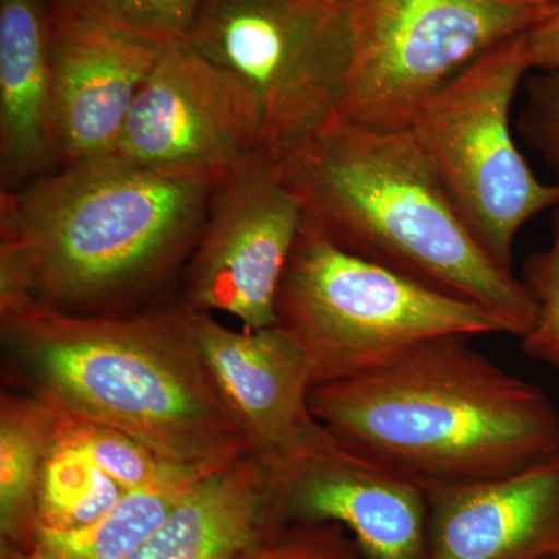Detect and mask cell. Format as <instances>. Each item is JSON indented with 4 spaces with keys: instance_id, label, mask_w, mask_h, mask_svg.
Segmentation results:
<instances>
[{
    "instance_id": "obj_12",
    "label": "cell",
    "mask_w": 559,
    "mask_h": 559,
    "mask_svg": "<svg viewBox=\"0 0 559 559\" xmlns=\"http://www.w3.org/2000/svg\"><path fill=\"white\" fill-rule=\"evenodd\" d=\"M186 311L216 389L267 474L333 436L312 415L310 364L286 331H235L210 312Z\"/></svg>"
},
{
    "instance_id": "obj_10",
    "label": "cell",
    "mask_w": 559,
    "mask_h": 559,
    "mask_svg": "<svg viewBox=\"0 0 559 559\" xmlns=\"http://www.w3.org/2000/svg\"><path fill=\"white\" fill-rule=\"evenodd\" d=\"M263 151L259 98L186 39L162 51L110 156L159 170L227 171Z\"/></svg>"
},
{
    "instance_id": "obj_18",
    "label": "cell",
    "mask_w": 559,
    "mask_h": 559,
    "mask_svg": "<svg viewBox=\"0 0 559 559\" xmlns=\"http://www.w3.org/2000/svg\"><path fill=\"white\" fill-rule=\"evenodd\" d=\"M201 479L124 491L105 516L86 527L70 532L36 528L33 549L40 559H128Z\"/></svg>"
},
{
    "instance_id": "obj_24",
    "label": "cell",
    "mask_w": 559,
    "mask_h": 559,
    "mask_svg": "<svg viewBox=\"0 0 559 559\" xmlns=\"http://www.w3.org/2000/svg\"><path fill=\"white\" fill-rule=\"evenodd\" d=\"M341 547L323 533L297 536L274 543L263 539L242 554L240 559H340Z\"/></svg>"
},
{
    "instance_id": "obj_29",
    "label": "cell",
    "mask_w": 559,
    "mask_h": 559,
    "mask_svg": "<svg viewBox=\"0 0 559 559\" xmlns=\"http://www.w3.org/2000/svg\"><path fill=\"white\" fill-rule=\"evenodd\" d=\"M549 559H559V554L558 555H554V557H550Z\"/></svg>"
},
{
    "instance_id": "obj_13",
    "label": "cell",
    "mask_w": 559,
    "mask_h": 559,
    "mask_svg": "<svg viewBox=\"0 0 559 559\" xmlns=\"http://www.w3.org/2000/svg\"><path fill=\"white\" fill-rule=\"evenodd\" d=\"M51 24L58 168L108 157L167 47L94 25Z\"/></svg>"
},
{
    "instance_id": "obj_26",
    "label": "cell",
    "mask_w": 559,
    "mask_h": 559,
    "mask_svg": "<svg viewBox=\"0 0 559 559\" xmlns=\"http://www.w3.org/2000/svg\"><path fill=\"white\" fill-rule=\"evenodd\" d=\"M2 559H40L36 550L21 547L2 546Z\"/></svg>"
},
{
    "instance_id": "obj_1",
    "label": "cell",
    "mask_w": 559,
    "mask_h": 559,
    "mask_svg": "<svg viewBox=\"0 0 559 559\" xmlns=\"http://www.w3.org/2000/svg\"><path fill=\"white\" fill-rule=\"evenodd\" d=\"M3 381L62 418L124 433L175 465L215 473L250 454L178 304L76 316L0 300Z\"/></svg>"
},
{
    "instance_id": "obj_6",
    "label": "cell",
    "mask_w": 559,
    "mask_h": 559,
    "mask_svg": "<svg viewBox=\"0 0 559 559\" xmlns=\"http://www.w3.org/2000/svg\"><path fill=\"white\" fill-rule=\"evenodd\" d=\"M532 70L527 33L499 44L440 87L411 130L481 249L513 272V246L530 219L559 207L518 146L511 109Z\"/></svg>"
},
{
    "instance_id": "obj_21",
    "label": "cell",
    "mask_w": 559,
    "mask_h": 559,
    "mask_svg": "<svg viewBox=\"0 0 559 559\" xmlns=\"http://www.w3.org/2000/svg\"><path fill=\"white\" fill-rule=\"evenodd\" d=\"M61 436L80 448L124 491L171 481L201 479L212 474L207 471L175 465L140 441L91 423L61 417Z\"/></svg>"
},
{
    "instance_id": "obj_19",
    "label": "cell",
    "mask_w": 559,
    "mask_h": 559,
    "mask_svg": "<svg viewBox=\"0 0 559 559\" xmlns=\"http://www.w3.org/2000/svg\"><path fill=\"white\" fill-rule=\"evenodd\" d=\"M123 495L124 489L66 440L60 428L40 476L38 527L55 532L86 527L105 516Z\"/></svg>"
},
{
    "instance_id": "obj_14",
    "label": "cell",
    "mask_w": 559,
    "mask_h": 559,
    "mask_svg": "<svg viewBox=\"0 0 559 559\" xmlns=\"http://www.w3.org/2000/svg\"><path fill=\"white\" fill-rule=\"evenodd\" d=\"M430 559H540L559 554V455L502 479L429 488Z\"/></svg>"
},
{
    "instance_id": "obj_23",
    "label": "cell",
    "mask_w": 559,
    "mask_h": 559,
    "mask_svg": "<svg viewBox=\"0 0 559 559\" xmlns=\"http://www.w3.org/2000/svg\"><path fill=\"white\" fill-rule=\"evenodd\" d=\"M518 131L555 173L559 186V73L543 72L525 81Z\"/></svg>"
},
{
    "instance_id": "obj_5",
    "label": "cell",
    "mask_w": 559,
    "mask_h": 559,
    "mask_svg": "<svg viewBox=\"0 0 559 559\" xmlns=\"http://www.w3.org/2000/svg\"><path fill=\"white\" fill-rule=\"evenodd\" d=\"M275 319L307 356L312 388L377 369L423 342L509 334L484 308L342 249L305 216Z\"/></svg>"
},
{
    "instance_id": "obj_22",
    "label": "cell",
    "mask_w": 559,
    "mask_h": 559,
    "mask_svg": "<svg viewBox=\"0 0 559 559\" xmlns=\"http://www.w3.org/2000/svg\"><path fill=\"white\" fill-rule=\"evenodd\" d=\"M522 282L535 300L536 316L521 347L530 358L559 369V212L549 248L528 257Z\"/></svg>"
},
{
    "instance_id": "obj_25",
    "label": "cell",
    "mask_w": 559,
    "mask_h": 559,
    "mask_svg": "<svg viewBox=\"0 0 559 559\" xmlns=\"http://www.w3.org/2000/svg\"><path fill=\"white\" fill-rule=\"evenodd\" d=\"M532 70L559 73V3L554 13L527 32Z\"/></svg>"
},
{
    "instance_id": "obj_27",
    "label": "cell",
    "mask_w": 559,
    "mask_h": 559,
    "mask_svg": "<svg viewBox=\"0 0 559 559\" xmlns=\"http://www.w3.org/2000/svg\"><path fill=\"white\" fill-rule=\"evenodd\" d=\"M340 559H356L355 557H353L352 554H348V551H344L342 550V554H341V557Z\"/></svg>"
},
{
    "instance_id": "obj_8",
    "label": "cell",
    "mask_w": 559,
    "mask_h": 559,
    "mask_svg": "<svg viewBox=\"0 0 559 559\" xmlns=\"http://www.w3.org/2000/svg\"><path fill=\"white\" fill-rule=\"evenodd\" d=\"M547 0H352L353 58L341 117L406 130L471 62L550 16Z\"/></svg>"
},
{
    "instance_id": "obj_2",
    "label": "cell",
    "mask_w": 559,
    "mask_h": 559,
    "mask_svg": "<svg viewBox=\"0 0 559 559\" xmlns=\"http://www.w3.org/2000/svg\"><path fill=\"white\" fill-rule=\"evenodd\" d=\"M224 173L108 156L2 191L0 300L31 296L76 316L148 310L186 270Z\"/></svg>"
},
{
    "instance_id": "obj_16",
    "label": "cell",
    "mask_w": 559,
    "mask_h": 559,
    "mask_svg": "<svg viewBox=\"0 0 559 559\" xmlns=\"http://www.w3.org/2000/svg\"><path fill=\"white\" fill-rule=\"evenodd\" d=\"M267 528L266 473L248 454L198 481L128 559H240Z\"/></svg>"
},
{
    "instance_id": "obj_28",
    "label": "cell",
    "mask_w": 559,
    "mask_h": 559,
    "mask_svg": "<svg viewBox=\"0 0 559 559\" xmlns=\"http://www.w3.org/2000/svg\"><path fill=\"white\" fill-rule=\"evenodd\" d=\"M547 2H551V3H555V5H558L559 0H547Z\"/></svg>"
},
{
    "instance_id": "obj_7",
    "label": "cell",
    "mask_w": 559,
    "mask_h": 559,
    "mask_svg": "<svg viewBox=\"0 0 559 559\" xmlns=\"http://www.w3.org/2000/svg\"><path fill=\"white\" fill-rule=\"evenodd\" d=\"M187 40L259 98L271 154L341 116L352 0H202Z\"/></svg>"
},
{
    "instance_id": "obj_15",
    "label": "cell",
    "mask_w": 559,
    "mask_h": 559,
    "mask_svg": "<svg viewBox=\"0 0 559 559\" xmlns=\"http://www.w3.org/2000/svg\"><path fill=\"white\" fill-rule=\"evenodd\" d=\"M49 0H0V182L13 191L58 170Z\"/></svg>"
},
{
    "instance_id": "obj_4",
    "label": "cell",
    "mask_w": 559,
    "mask_h": 559,
    "mask_svg": "<svg viewBox=\"0 0 559 559\" xmlns=\"http://www.w3.org/2000/svg\"><path fill=\"white\" fill-rule=\"evenodd\" d=\"M272 156L305 219L342 249L484 308L511 336L532 329L527 286L481 249L411 128L337 116Z\"/></svg>"
},
{
    "instance_id": "obj_3",
    "label": "cell",
    "mask_w": 559,
    "mask_h": 559,
    "mask_svg": "<svg viewBox=\"0 0 559 559\" xmlns=\"http://www.w3.org/2000/svg\"><path fill=\"white\" fill-rule=\"evenodd\" d=\"M469 340L423 342L377 369L314 385L312 415L425 489L502 479L557 457L554 401Z\"/></svg>"
},
{
    "instance_id": "obj_20",
    "label": "cell",
    "mask_w": 559,
    "mask_h": 559,
    "mask_svg": "<svg viewBox=\"0 0 559 559\" xmlns=\"http://www.w3.org/2000/svg\"><path fill=\"white\" fill-rule=\"evenodd\" d=\"M202 0H49L51 21L94 25L168 47L186 40Z\"/></svg>"
},
{
    "instance_id": "obj_9",
    "label": "cell",
    "mask_w": 559,
    "mask_h": 559,
    "mask_svg": "<svg viewBox=\"0 0 559 559\" xmlns=\"http://www.w3.org/2000/svg\"><path fill=\"white\" fill-rule=\"evenodd\" d=\"M304 223V204L270 151L224 173L210 198L176 304L224 312L245 330L275 325L280 283Z\"/></svg>"
},
{
    "instance_id": "obj_11",
    "label": "cell",
    "mask_w": 559,
    "mask_h": 559,
    "mask_svg": "<svg viewBox=\"0 0 559 559\" xmlns=\"http://www.w3.org/2000/svg\"><path fill=\"white\" fill-rule=\"evenodd\" d=\"M266 479L270 525L280 518L337 522L367 559L425 557L428 491L334 433Z\"/></svg>"
},
{
    "instance_id": "obj_17",
    "label": "cell",
    "mask_w": 559,
    "mask_h": 559,
    "mask_svg": "<svg viewBox=\"0 0 559 559\" xmlns=\"http://www.w3.org/2000/svg\"><path fill=\"white\" fill-rule=\"evenodd\" d=\"M61 417L25 393H0V533L2 546L32 549L44 465Z\"/></svg>"
}]
</instances>
